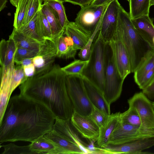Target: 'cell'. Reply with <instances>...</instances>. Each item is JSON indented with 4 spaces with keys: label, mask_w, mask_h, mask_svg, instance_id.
I'll return each instance as SVG.
<instances>
[{
    "label": "cell",
    "mask_w": 154,
    "mask_h": 154,
    "mask_svg": "<svg viewBox=\"0 0 154 154\" xmlns=\"http://www.w3.org/2000/svg\"><path fill=\"white\" fill-rule=\"evenodd\" d=\"M56 117L46 106L20 94L10 97L0 119V144L34 141L52 129Z\"/></svg>",
    "instance_id": "1"
},
{
    "label": "cell",
    "mask_w": 154,
    "mask_h": 154,
    "mask_svg": "<svg viewBox=\"0 0 154 154\" xmlns=\"http://www.w3.org/2000/svg\"><path fill=\"white\" fill-rule=\"evenodd\" d=\"M66 75L57 64L44 74L28 77L20 85V94L46 106L56 118L70 120L74 111L67 91Z\"/></svg>",
    "instance_id": "2"
},
{
    "label": "cell",
    "mask_w": 154,
    "mask_h": 154,
    "mask_svg": "<svg viewBox=\"0 0 154 154\" xmlns=\"http://www.w3.org/2000/svg\"><path fill=\"white\" fill-rule=\"evenodd\" d=\"M119 17L123 29L124 42L130 64L131 73L134 72L147 53L152 49L134 28L129 13L121 6Z\"/></svg>",
    "instance_id": "3"
},
{
    "label": "cell",
    "mask_w": 154,
    "mask_h": 154,
    "mask_svg": "<svg viewBox=\"0 0 154 154\" xmlns=\"http://www.w3.org/2000/svg\"><path fill=\"white\" fill-rule=\"evenodd\" d=\"M104 81L103 94L109 105L116 101L121 94L124 80L116 64L112 48L109 42L106 44Z\"/></svg>",
    "instance_id": "4"
},
{
    "label": "cell",
    "mask_w": 154,
    "mask_h": 154,
    "mask_svg": "<svg viewBox=\"0 0 154 154\" xmlns=\"http://www.w3.org/2000/svg\"><path fill=\"white\" fill-rule=\"evenodd\" d=\"M106 43L99 32L92 45L89 62L83 72V76L103 93L104 81Z\"/></svg>",
    "instance_id": "5"
},
{
    "label": "cell",
    "mask_w": 154,
    "mask_h": 154,
    "mask_svg": "<svg viewBox=\"0 0 154 154\" xmlns=\"http://www.w3.org/2000/svg\"><path fill=\"white\" fill-rule=\"evenodd\" d=\"M83 77L66 75V86L74 111L81 115L88 116L92 110L93 106L88 96Z\"/></svg>",
    "instance_id": "6"
},
{
    "label": "cell",
    "mask_w": 154,
    "mask_h": 154,
    "mask_svg": "<svg viewBox=\"0 0 154 154\" xmlns=\"http://www.w3.org/2000/svg\"><path fill=\"white\" fill-rule=\"evenodd\" d=\"M128 102L129 106L134 107L138 112L141 129L154 137V111L150 100L142 92L135 94Z\"/></svg>",
    "instance_id": "7"
},
{
    "label": "cell",
    "mask_w": 154,
    "mask_h": 154,
    "mask_svg": "<svg viewBox=\"0 0 154 154\" xmlns=\"http://www.w3.org/2000/svg\"><path fill=\"white\" fill-rule=\"evenodd\" d=\"M109 3L100 6L90 4L81 8L75 20V25L92 35L100 27L103 14Z\"/></svg>",
    "instance_id": "8"
},
{
    "label": "cell",
    "mask_w": 154,
    "mask_h": 154,
    "mask_svg": "<svg viewBox=\"0 0 154 154\" xmlns=\"http://www.w3.org/2000/svg\"><path fill=\"white\" fill-rule=\"evenodd\" d=\"M109 42L113 49L118 69L122 77L125 80L131 73V66L128 54L124 42L122 25L119 16L115 32Z\"/></svg>",
    "instance_id": "9"
},
{
    "label": "cell",
    "mask_w": 154,
    "mask_h": 154,
    "mask_svg": "<svg viewBox=\"0 0 154 154\" xmlns=\"http://www.w3.org/2000/svg\"><path fill=\"white\" fill-rule=\"evenodd\" d=\"M57 41L45 39L41 44L38 54L33 59L35 69L34 76L47 72L53 66L57 57Z\"/></svg>",
    "instance_id": "10"
},
{
    "label": "cell",
    "mask_w": 154,
    "mask_h": 154,
    "mask_svg": "<svg viewBox=\"0 0 154 154\" xmlns=\"http://www.w3.org/2000/svg\"><path fill=\"white\" fill-rule=\"evenodd\" d=\"M154 146V137H141L119 144H108L102 148L103 154H143Z\"/></svg>",
    "instance_id": "11"
},
{
    "label": "cell",
    "mask_w": 154,
    "mask_h": 154,
    "mask_svg": "<svg viewBox=\"0 0 154 154\" xmlns=\"http://www.w3.org/2000/svg\"><path fill=\"white\" fill-rule=\"evenodd\" d=\"M121 6L118 0H112L105 10L99 32L106 42L110 41L115 32Z\"/></svg>",
    "instance_id": "12"
},
{
    "label": "cell",
    "mask_w": 154,
    "mask_h": 154,
    "mask_svg": "<svg viewBox=\"0 0 154 154\" xmlns=\"http://www.w3.org/2000/svg\"><path fill=\"white\" fill-rule=\"evenodd\" d=\"M151 137L140 127L121 122L110 136L107 144H119L140 138Z\"/></svg>",
    "instance_id": "13"
},
{
    "label": "cell",
    "mask_w": 154,
    "mask_h": 154,
    "mask_svg": "<svg viewBox=\"0 0 154 154\" xmlns=\"http://www.w3.org/2000/svg\"><path fill=\"white\" fill-rule=\"evenodd\" d=\"M70 121L83 137L90 141H97L99 134V127L89 116H82L74 111Z\"/></svg>",
    "instance_id": "14"
},
{
    "label": "cell",
    "mask_w": 154,
    "mask_h": 154,
    "mask_svg": "<svg viewBox=\"0 0 154 154\" xmlns=\"http://www.w3.org/2000/svg\"><path fill=\"white\" fill-rule=\"evenodd\" d=\"M70 120L56 118L52 130L57 135L77 145L85 154H89L87 149L88 144L83 141L73 130Z\"/></svg>",
    "instance_id": "15"
},
{
    "label": "cell",
    "mask_w": 154,
    "mask_h": 154,
    "mask_svg": "<svg viewBox=\"0 0 154 154\" xmlns=\"http://www.w3.org/2000/svg\"><path fill=\"white\" fill-rule=\"evenodd\" d=\"M83 79L88 96L93 106L105 114L110 115V106L105 100L103 93L87 78L83 76Z\"/></svg>",
    "instance_id": "16"
},
{
    "label": "cell",
    "mask_w": 154,
    "mask_h": 154,
    "mask_svg": "<svg viewBox=\"0 0 154 154\" xmlns=\"http://www.w3.org/2000/svg\"><path fill=\"white\" fill-rule=\"evenodd\" d=\"M134 26L142 38L152 49L154 50L152 40L154 37L153 20L149 15H144L131 19Z\"/></svg>",
    "instance_id": "17"
},
{
    "label": "cell",
    "mask_w": 154,
    "mask_h": 154,
    "mask_svg": "<svg viewBox=\"0 0 154 154\" xmlns=\"http://www.w3.org/2000/svg\"><path fill=\"white\" fill-rule=\"evenodd\" d=\"M120 112L110 114L105 123L99 128V134L97 143L103 148L108 143L109 137L115 129L121 122Z\"/></svg>",
    "instance_id": "18"
},
{
    "label": "cell",
    "mask_w": 154,
    "mask_h": 154,
    "mask_svg": "<svg viewBox=\"0 0 154 154\" xmlns=\"http://www.w3.org/2000/svg\"><path fill=\"white\" fill-rule=\"evenodd\" d=\"M17 47L14 40L2 39L0 43L1 67L8 68L14 65V58Z\"/></svg>",
    "instance_id": "19"
},
{
    "label": "cell",
    "mask_w": 154,
    "mask_h": 154,
    "mask_svg": "<svg viewBox=\"0 0 154 154\" xmlns=\"http://www.w3.org/2000/svg\"><path fill=\"white\" fill-rule=\"evenodd\" d=\"M29 145L32 154H61L57 144L45 135L40 137Z\"/></svg>",
    "instance_id": "20"
},
{
    "label": "cell",
    "mask_w": 154,
    "mask_h": 154,
    "mask_svg": "<svg viewBox=\"0 0 154 154\" xmlns=\"http://www.w3.org/2000/svg\"><path fill=\"white\" fill-rule=\"evenodd\" d=\"M64 33L71 37L75 45L80 50L85 46L91 36L79 28L74 22L70 21L66 26Z\"/></svg>",
    "instance_id": "21"
},
{
    "label": "cell",
    "mask_w": 154,
    "mask_h": 154,
    "mask_svg": "<svg viewBox=\"0 0 154 154\" xmlns=\"http://www.w3.org/2000/svg\"><path fill=\"white\" fill-rule=\"evenodd\" d=\"M57 47V57L64 59L74 57L78 50L71 37L64 33L58 39Z\"/></svg>",
    "instance_id": "22"
},
{
    "label": "cell",
    "mask_w": 154,
    "mask_h": 154,
    "mask_svg": "<svg viewBox=\"0 0 154 154\" xmlns=\"http://www.w3.org/2000/svg\"><path fill=\"white\" fill-rule=\"evenodd\" d=\"M14 41L17 48L29 49L38 52L41 44L27 36L18 29L14 28L9 36Z\"/></svg>",
    "instance_id": "23"
},
{
    "label": "cell",
    "mask_w": 154,
    "mask_h": 154,
    "mask_svg": "<svg viewBox=\"0 0 154 154\" xmlns=\"http://www.w3.org/2000/svg\"><path fill=\"white\" fill-rule=\"evenodd\" d=\"M41 10L49 23L53 38L55 41L63 34L64 30L62 28L58 17L51 7L44 3Z\"/></svg>",
    "instance_id": "24"
},
{
    "label": "cell",
    "mask_w": 154,
    "mask_h": 154,
    "mask_svg": "<svg viewBox=\"0 0 154 154\" xmlns=\"http://www.w3.org/2000/svg\"><path fill=\"white\" fill-rule=\"evenodd\" d=\"M45 135L57 144L61 154H85L77 145L57 135L51 131Z\"/></svg>",
    "instance_id": "25"
},
{
    "label": "cell",
    "mask_w": 154,
    "mask_h": 154,
    "mask_svg": "<svg viewBox=\"0 0 154 154\" xmlns=\"http://www.w3.org/2000/svg\"><path fill=\"white\" fill-rule=\"evenodd\" d=\"M154 68V50L149 51L134 72V80L137 85L143 76Z\"/></svg>",
    "instance_id": "26"
},
{
    "label": "cell",
    "mask_w": 154,
    "mask_h": 154,
    "mask_svg": "<svg viewBox=\"0 0 154 154\" xmlns=\"http://www.w3.org/2000/svg\"><path fill=\"white\" fill-rule=\"evenodd\" d=\"M150 0H130L129 15L131 19L149 15Z\"/></svg>",
    "instance_id": "27"
},
{
    "label": "cell",
    "mask_w": 154,
    "mask_h": 154,
    "mask_svg": "<svg viewBox=\"0 0 154 154\" xmlns=\"http://www.w3.org/2000/svg\"><path fill=\"white\" fill-rule=\"evenodd\" d=\"M39 11L28 23L22 26L18 29L27 36L42 44L45 39L41 37L38 32L37 22Z\"/></svg>",
    "instance_id": "28"
},
{
    "label": "cell",
    "mask_w": 154,
    "mask_h": 154,
    "mask_svg": "<svg viewBox=\"0 0 154 154\" xmlns=\"http://www.w3.org/2000/svg\"><path fill=\"white\" fill-rule=\"evenodd\" d=\"M44 3L50 6L56 13L59 20L60 25L64 30L66 25L69 21L67 19L63 0H44Z\"/></svg>",
    "instance_id": "29"
},
{
    "label": "cell",
    "mask_w": 154,
    "mask_h": 154,
    "mask_svg": "<svg viewBox=\"0 0 154 154\" xmlns=\"http://www.w3.org/2000/svg\"><path fill=\"white\" fill-rule=\"evenodd\" d=\"M37 28L38 33L41 37L45 39L55 41L53 38L49 23L41 10L39 12Z\"/></svg>",
    "instance_id": "30"
},
{
    "label": "cell",
    "mask_w": 154,
    "mask_h": 154,
    "mask_svg": "<svg viewBox=\"0 0 154 154\" xmlns=\"http://www.w3.org/2000/svg\"><path fill=\"white\" fill-rule=\"evenodd\" d=\"M89 62L88 60H75L66 66L61 67L66 75H73L83 77L84 70Z\"/></svg>",
    "instance_id": "31"
},
{
    "label": "cell",
    "mask_w": 154,
    "mask_h": 154,
    "mask_svg": "<svg viewBox=\"0 0 154 154\" xmlns=\"http://www.w3.org/2000/svg\"><path fill=\"white\" fill-rule=\"evenodd\" d=\"M29 0H19L14 13L13 26L18 29L23 26L26 14Z\"/></svg>",
    "instance_id": "32"
},
{
    "label": "cell",
    "mask_w": 154,
    "mask_h": 154,
    "mask_svg": "<svg viewBox=\"0 0 154 154\" xmlns=\"http://www.w3.org/2000/svg\"><path fill=\"white\" fill-rule=\"evenodd\" d=\"M120 116L122 122L140 127V118L137 111L134 107L129 106L127 110L121 113Z\"/></svg>",
    "instance_id": "33"
},
{
    "label": "cell",
    "mask_w": 154,
    "mask_h": 154,
    "mask_svg": "<svg viewBox=\"0 0 154 154\" xmlns=\"http://www.w3.org/2000/svg\"><path fill=\"white\" fill-rule=\"evenodd\" d=\"M17 65L15 66L12 73L11 84L12 93L27 78L25 75L23 66L21 65Z\"/></svg>",
    "instance_id": "34"
},
{
    "label": "cell",
    "mask_w": 154,
    "mask_h": 154,
    "mask_svg": "<svg viewBox=\"0 0 154 154\" xmlns=\"http://www.w3.org/2000/svg\"><path fill=\"white\" fill-rule=\"evenodd\" d=\"M3 148L2 154H32L29 145L19 146L12 143L0 146Z\"/></svg>",
    "instance_id": "35"
},
{
    "label": "cell",
    "mask_w": 154,
    "mask_h": 154,
    "mask_svg": "<svg viewBox=\"0 0 154 154\" xmlns=\"http://www.w3.org/2000/svg\"><path fill=\"white\" fill-rule=\"evenodd\" d=\"M41 0H29L26 14L23 26L28 23L41 9Z\"/></svg>",
    "instance_id": "36"
},
{
    "label": "cell",
    "mask_w": 154,
    "mask_h": 154,
    "mask_svg": "<svg viewBox=\"0 0 154 154\" xmlns=\"http://www.w3.org/2000/svg\"><path fill=\"white\" fill-rule=\"evenodd\" d=\"M100 27L92 34L85 46L80 50L78 56L81 60L86 61L89 60L91 53L92 45L97 36L100 30Z\"/></svg>",
    "instance_id": "37"
},
{
    "label": "cell",
    "mask_w": 154,
    "mask_h": 154,
    "mask_svg": "<svg viewBox=\"0 0 154 154\" xmlns=\"http://www.w3.org/2000/svg\"><path fill=\"white\" fill-rule=\"evenodd\" d=\"M38 53L25 48H17L14 58V63L17 64L24 59L33 58Z\"/></svg>",
    "instance_id": "38"
},
{
    "label": "cell",
    "mask_w": 154,
    "mask_h": 154,
    "mask_svg": "<svg viewBox=\"0 0 154 154\" xmlns=\"http://www.w3.org/2000/svg\"><path fill=\"white\" fill-rule=\"evenodd\" d=\"M89 116L100 128L105 123L109 116L93 106L92 110Z\"/></svg>",
    "instance_id": "39"
},
{
    "label": "cell",
    "mask_w": 154,
    "mask_h": 154,
    "mask_svg": "<svg viewBox=\"0 0 154 154\" xmlns=\"http://www.w3.org/2000/svg\"><path fill=\"white\" fill-rule=\"evenodd\" d=\"M154 81V68L147 72L137 84L142 91L149 86Z\"/></svg>",
    "instance_id": "40"
},
{
    "label": "cell",
    "mask_w": 154,
    "mask_h": 154,
    "mask_svg": "<svg viewBox=\"0 0 154 154\" xmlns=\"http://www.w3.org/2000/svg\"><path fill=\"white\" fill-rule=\"evenodd\" d=\"M142 92L150 100H154V81Z\"/></svg>",
    "instance_id": "41"
},
{
    "label": "cell",
    "mask_w": 154,
    "mask_h": 154,
    "mask_svg": "<svg viewBox=\"0 0 154 154\" xmlns=\"http://www.w3.org/2000/svg\"><path fill=\"white\" fill-rule=\"evenodd\" d=\"M64 2H68L75 5L80 6L81 8L90 5L94 0H63Z\"/></svg>",
    "instance_id": "42"
},
{
    "label": "cell",
    "mask_w": 154,
    "mask_h": 154,
    "mask_svg": "<svg viewBox=\"0 0 154 154\" xmlns=\"http://www.w3.org/2000/svg\"><path fill=\"white\" fill-rule=\"evenodd\" d=\"M23 67L25 75L27 78L34 75L35 69L33 63Z\"/></svg>",
    "instance_id": "43"
},
{
    "label": "cell",
    "mask_w": 154,
    "mask_h": 154,
    "mask_svg": "<svg viewBox=\"0 0 154 154\" xmlns=\"http://www.w3.org/2000/svg\"><path fill=\"white\" fill-rule=\"evenodd\" d=\"M33 58L24 59L16 64L17 65H21L23 67L33 63Z\"/></svg>",
    "instance_id": "44"
},
{
    "label": "cell",
    "mask_w": 154,
    "mask_h": 154,
    "mask_svg": "<svg viewBox=\"0 0 154 154\" xmlns=\"http://www.w3.org/2000/svg\"><path fill=\"white\" fill-rule=\"evenodd\" d=\"M111 0H94L90 4L96 6L102 5L109 3Z\"/></svg>",
    "instance_id": "45"
},
{
    "label": "cell",
    "mask_w": 154,
    "mask_h": 154,
    "mask_svg": "<svg viewBox=\"0 0 154 154\" xmlns=\"http://www.w3.org/2000/svg\"><path fill=\"white\" fill-rule=\"evenodd\" d=\"M7 2L8 0H0V11L6 7V5Z\"/></svg>",
    "instance_id": "46"
},
{
    "label": "cell",
    "mask_w": 154,
    "mask_h": 154,
    "mask_svg": "<svg viewBox=\"0 0 154 154\" xmlns=\"http://www.w3.org/2000/svg\"><path fill=\"white\" fill-rule=\"evenodd\" d=\"M19 0H10L11 4L16 8L18 5Z\"/></svg>",
    "instance_id": "47"
},
{
    "label": "cell",
    "mask_w": 154,
    "mask_h": 154,
    "mask_svg": "<svg viewBox=\"0 0 154 154\" xmlns=\"http://www.w3.org/2000/svg\"><path fill=\"white\" fill-rule=\"evenodd\" d=\"M154 5V0H150V6Z\"/></svg>",
    "instance_id": "48"
},
{
    "label": "cell",
    "mask_w": 154,
    "mask_h": 154,
    "mask_svg": "<svg viewBox=\"0 0 154 154\" xmlns=\"http://www.w3.org/2000/svg\"><path fill=\"white\" fill-rule=\"evenodd\" d=\"M152 103L153 108V110L154 111V101L153 102H152Z\"/></svg>",
    "instance_id": "49"
},
{
    "label": "cell",
    "mask_w": 154,
    "mask_h": 154,
    "mask_svg": "<svg viewBox=\"0 0 154 154\" xmlns=\"http://www.w3.org/2000/svg\"><path fill=\"white\" fill-rule=\"evenodd\" d=\"M152 41H153V45H154V37L153 38V40H152Z\"/></svg>",
    "instance_id": "50"
},
{
    "label": "cell",
    "mask_w": 154,
    "mask_h": 154,
    "mask_svg": "<svg viewBox=\"0 0 154 154\" xmlns=\"http://www.w3.org/2000/svg\"><path fill=\"white\" fill-rule=\"evenodd\" d=\"M44 0H41L42 2H43Z\"/></svg>",
    "instance_id": "51"
},
{
    "label": "cell",
    "mask_w": 154,
    "mask_h": 154,
    "mask_svg": "<svg viewBox=\"0 0 154 154\" xmlns=\"http://www.w3.org/2000/svg\"><path fill=\"white\" fill-rule=\"evenodd\" d=\"M127 0V1H128V2H129L130 1V0Z\"/></svg>",
    "instance_id": "52"
}]
</instances>
